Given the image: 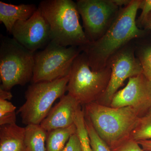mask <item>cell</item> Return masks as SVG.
Here are the masks:
<instances>
[{
	"mask_svg": "<svg viewBox=\"0 0 151 151\" xmlns=\"http://www.w3.org/2000/svg\"><path fill=\"white\" fill-rule=\"evenodd\" d=\"M141 0H132L121 8L118 16L105 34L99 40L79 47L86 55L92 71L102 70L107 66L113 55L134 39L145 35V30L137 24L136 16Z\"/></svg>",
	"mask_w": 151,
	"mask_h": 151,
	"instance_id": "1",
	"label": "cell"
},
{
	"mask_svg": "<svg viewBox=\"0 0 151 151\" xmlns=\"http://www.w3.org/2000/svg\"><path fill=\"white\" fill-rule=\"evenodd\" d=\"M84 106L85 116L111 149L130 139L141 117L131 107L113 108L96 102Z\"/></svg>",
	"mask_w": 151,
	"mask_h": 151,
	"instance_id": "2",
	"label": "cell"
},
{
	"mask_svg": "<svg viewBox=\"0 0 151 151\" xmlns=\"http://www.w3.org/2000/svg\"><path fill=\"white\" fill-rule=\"evenodd\" d=\"M50 27L51 41L65 47L90 43L79 22L76 2L72 0H44L38 7Z\"/></svg>",
	"mask_w": 151,
	"mask_h": 151,
	"instance_id": "3",
	"label": "cell"
},
{
	"mask_svg": "<svg viewBox=\"0 0 151 151\" xmlns=\"http://www.w3.org/2000/svg\"><path fill=\"white\" fill-rule=\"evenodd\" d=\"M111 72L108 65L99 71H92L86 55L81 52L71 67L67 86L68 94L81 105L97 102L107 89Z\"/></svg>",
	"mask_w": 151,
	"mask_h": 151,
	"instance_id": "4",
	"label": "cell"
},
{
	"mask_svg": "<svg viewBox=\"0 0 151 151\" xmlns=\"http://www.w3.org/2000/svg\"><path fill=\"white\" fill-rule=\"evenodd\" d=\"M0 45L1 88L9 91L32 81L34 52L28 50L13 38L2 36Z\"/></svg>",
	"mask_w": 151,
	"mask_h": 151,
	"instance_id": "5",
	"label": "cell"
},
{
	"mask_svg": "<svg viewBox=\"0 0 151 151\" xmlns=\"http://www.w3.org/2000/svg\"><path fill=\"white\" fill-rule=\"evenodd\" d=\"M69 75L51 81L32 83L25 92L26 101L19 108L23 124L40 125L55 101L65 95Z\"/></svg>",
	"mask_w": 151,
	"mask_h": 151,
	"instance_id": "6",
	"label": "cell"
},
{
	"mask_svg": "<svg viewBox=\"0 0 151 151\" xmlns=\"http://www.w3.org/2000/svg\"><path fill=\"white\" fill-rule=\"evenodd\" d=\"M77 47H65L52 41L35 52L32 83L51 81L69 75L75 58L81 52Z\"/></svg>",
	"mask_w": 151,
	"mask_h": 151,
	"instance_id": "7",
	"label": "cell"
},
{
	"mask_svg": "<svg viewBox=\"0 0 151 151\" xmlns=\"http://www.w3.org/2000/svg\"><path fill=\"white\" fill-rule=\"evenodd\" d=\"M76 5L90 42L102 37L118 16L121 8L113 0H77Z\"/></svg>",
	"mask_w": 151,
	"mask_h": 151,
	"instance_id": "8",
	"label": "cell"
},
{
	"mask_svg": "<svg viewBox=\"0 0 151 151\" xmlns=\"http://www.w3.org/2000/svg\"><path fill=\"white\" fill-rule=\"evenodd\" d=\"M107 65L111 70L109 84L105 93L96 103L110 106L113 96L125 80L142 73L143 70L135 55V47L129 43L113 55Z\"/></svg>",
	"mask_w": 151,
	"mask_h": 151,
	"instance_id": "9",
	"label": "cell"
},
{
	"mask_svg": "<svg viewBox=\"0 0 151 151\" xmlns=\"http://www.w3.org/2000/svg\"><path fill=\"white\" fill-rule=\"evenodd\" d=\"M11 34L20 44L34 53L51 41L49 25L38 7L29 19L17 22Z\"/></svg>",
	"mask_w": 151,
	"mask_h": 151,
	"instance_id": "10",
	"label": "cell"
},
{
	"mask_svg": "<svg viewBox=\"0 0 151 151\" xmlns=\"http://www.w3.org/2000/svg\"><path fill=\"white\" fill-rule=\"evenodd\" d=\"M110 106L131 107L143 116L151 108V81L143 73L129 78L126 86L113 96Z\"/></svg>",
	"mask_w": 151,
	"mask_h": 151,
	"instance_id": "11",
	"label": "cell"
},
{
	"mask_svg": "<svg viewBox=\"0 0 151 151\" xmlns=\"http://www.w3.org/2000/svg\"><path fill=\"white\" fill-rule=\"evenodd\" d=\"M81 105L68 94L60 98L40 125L47 132L67 128L74 125L75 118Z\"/></svg>",
	"mask_w": 151,
	"mask_h": 151,
	"instance_id": "12",
	"label": "cell"
},
{
	"mask_svg": "<svg viewBox=\"0 0 151 151\" xmlns=\"http://www.w3.org/2000/svg\"><path fill=\"white\" fill-rule=\"evenodd\" d=\"M38 7L34 4L13 5L0 1V22L11 34L14 25L18 21L26 20Z\"/></svg>",
	"mask_w": 151,
	"mask_h": 151,
	"instance_id": "13",
	"label": "cell"
},
{
	"mask_svg": "<svg viewBox=\"0 0 151 151\" xmlns=\"http://www.w3.org/2000/svg\"><path fill=\"white\" fill-rule=\"evenodd\" d=\"M25 132L16 124L0 126V151H26Z\"/></svg>",
	"mask_w": 151,
	"mask_h": 151,
	"instance_id": "14",
	"label": "cell"
},
{
	"mask_svg": "<svg viewBox=\"0 0 151 151\" xmlns=\"http://www.w3.org/2000/svg\"><path fill=\"white\" fill-rule=\"evenodd\" d=\"M26 151H46L47 132L40 125L29 124L25 127Z\"/></svg>",
	"mask_w": 151,
	"mask_h": 151,
	"instance_id": "15",
	"label": "cell"
},
{
	"mask_svg": "<svg viewBox=\"0 0 151 151\" xmlns=\"http://www.w3.org/2000/svg\"><path fill=\"white\" fill-rule=\"evenodd\" d=\"M76 133L75 124L67 128L47 132L46 151H63L70 137Z\"/></svg>",
	"mask_w": 151,
	"mask_h": 151,
	"instance_id": "16",
	"label": "cell"
},
{
	"mask_svg": "<svg viewBox=\"0 0 151 151\" xmlns=\"http://www.w3.org/2000/svg\"><path fill=\"white\" fill-rule=\"evenodd\" d=\"M130 139L137 142L151 140V108L140 117Z\"/></svg>",
	"mask_w": 151,
	"mask_h": 151,
	"instance_id": "17",
	"label": "cell"
},
{
	"mask_svg": "<svg viewBox=\"0 0 151 151\" xmlns=\"http://www.w3.org/2000/svg\"><path fill=\"white\" fill-rule=\"evenodd\" d=\"M76 133L81 141L82 151H92L90 146L88 132L85 122V114L84 109H79L76 117L74 122Z\"/></svg>",
	"mask_w": 151,
	"mask_h": 151,
	"instance_id": "18",
	"label": "cell"
},
{
	"mask_svg": "<svg viewBox=\"0 0 151 151\" xmlns=\"http://www.w3.org/2000/svg\"><path fill=\"white\" fill-rule=\"evenodd\" d=\"M85 122L92 151H112L109 146L97 134L91 122L85 116Z\"/></svg>",
	"mask_w": 151,
	"mask_h": 151,
	"instance_id": "19",
	"label": "cell"
},
{
	"mask_svg": "<svg viewBox=\"0 0 151 151\" xmlns=\"http://www.w3.org/2000/svg\"><path fill=\"white\" fill-rule=\"evenodd\" d=\"M135 54L140 62L143 74L151 81V45L143 47L138 50L135 48Z\"/></svg>",
	"mask_w": 151,
	"mask_h": 151,
	"instance_id": "20",
	"label": "cell"
},
{
	"mask_svg": "<svg viewBox=\"0 0 151 151\" xmlns=\"http://www.w3.org/2000/svg\"><path fill=\"white\" fill-rule=\"evenodd\" d=\"M111 150L112 151H145L137 142L130 139L112 148Z\"/></svg>",
	"mask_w": 151,
	"mask_h": 151,
	"instance_id": "21",
	"label": "cell"
},
{
	"mask_svg": "<svg viewBox=\"0 0 151 151\" xmlns=\"http://www.w3.org/2000/svg\"><path fill=\"white\" fill-rule=\"evenodd\" d=\"M139 9L142 10V13L137 20V24L139 28L147 17L151 14V0H141Z\"/></svg>",
	"mask_w": 151,
	"mask_h": 151,
	"instance_id": "22",
	"label": "cell"
},
{
	"mask_svg": "<svg viewBox=\"0 0 151 151\" xmlns=\"http://www.w3.org/2000/svg\"><path fill=\"white\" fill-rule=\"evenodd\" d=\"M63 151H82L81 141L77 133L70 137Z\"/></svg>",
	"mask_w": 151,
	"mask_h": 151,
	"instance_id": "23",
	"label": "cell"
},
{
	"mask_svg": "<svg viewBox=\"0 0 151 151\" xmlns=\"http://www.w3.org/2000/svg\"><path fill=\"white\" fill-rule=\"evenodd\" d=\"M16 107L8 100L0 99V116L15 112Z\"/></svg>",
	"mask_w": 151,
	"mask_h": 151,
	"instance_id": "24",
	"label": "cell"
},
{
	"mask_svg": "<svg viewBox=\"0 0 151 151\" xmlns=\"http://www.w3.org/2000/svg\"><path fill=\"white\" fill-rule=\"evenodd\" d=\"M16 112L0 116V126L16 124Z\"/></svg>",
	"mask_w": 151,
	"mask_h": 151,
	"instance_id": "25",
	"label": "cell"
},
{
	"mask_svg": "<svg viewBox=\"0 0 151 151\" xmlns=\"http://www.w3.org/2000/svg\"><path fill=\"white\" fill-rule=\"evenodd\" d=\"M13 97L12 94L9 91L4 90L0 88V99L1 100H9Z\"/></svg>",
	"mask_w": 151,
	"mask_h": 151,
	"instance_id": "26",
	"label": "cell"
},
{
	"mask_svg": "<svg viewBox=\"0 0 151 151\" xmlns=\"http://www.w3.org/2000/svg\"><path fill=\"white\" fill-rule=\"evenodd\" d=\"M145 151H151V140L139 141L137 142Z\"/></svg>",
	"mask_w": 151,
	"mask_h": 151,
	"instance_id": "27",
	"label": "cell"
},
{
	"mask_svg": "<svg viewBox=\"0 0 151 151\" xmlns=\"http://www.w3.org/2000/svg\"><path fill=\"white\" fill-rule=\"evenodd\" d=\"M141 26L143 27L145 29L151 30V14L147 17Z\"/></svg>",
	"mask_w": 151,
	"mask_h": 151,
	"instance_id": "28",
	"label": "cell"
},
{
	"mask_svg": "<svg viewBox=\"0 0 151 151\" xmlns=\"http://www.w3.org/2000/svg\"><path fill=\"white\" fill-rule=\"evenodd\" d=\"M113 2L120 8L126 6L131 3L132 0H113Z\"/></svg>",
	"mask_w": 151,
	"mask_h": 151,
	"instance_id": "29",
	"label": "cell"
},
{
	"mask_svg": "<svg viewBox=\"0 0 151 151\" xmlns=\"http://www.w3.org/2000/svg\"></svg>",
	"mask_w": 151,
	"mask_h": 151,
	"instance_id": "30",
	"label": "cell"
}]
</instances>
